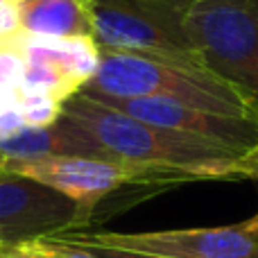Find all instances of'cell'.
I'll use <instances>...</instances> for the list:
<instances>
[{
	"mask_svg": "<svg viewBox=\"0 0 258 258\" xmlns=\"http://www.w3.org/2000/svg\"><path fill=\"white\" fill-rule=\"evenodd\" d=\"M240 227L245 229V231L256 233V236H258V213H254V215H251V218H247V220H242V222H240Z\"/></svg>",
	"mask_w": 258,
	"mask_h": 258,
	"instance_id": "14",
	"label": "cell"
},
{
	"mask_svg": "<svg viewBox=\"0 0 258 258\" xmlns=\"http://www.w3.org/2000/svg\"><path fill=\"white\" fill-rule=\"evenodd\" d=\"M16 32L41 39H93L84 0H18Z\"/></svg>",
	"mask_w": 258,
	"mask_h": 258,
	"instance_id": "10",
	"label": "cell"
},
{
	"mask_svg": "<svg viewBox=\"0 0 258 258\" xmlns=\"http://www.w3.org/2000/svg\"><path fill=\"white\" fill-rule=\"evenodd\" d=\"M57 238L71 242L113 247L136 254L165 258H258V236L238 224L229 227L165 229V231H80L61 233Z\"/></svg>",
	"mask_w": 258,
	"mask_h": 258,
	"instance_id": "6",
	"label": "cell"
},
{
	"mask_svg": "<svg viewBox=\"0 0 258 258\" xmlns=\"http://www.w3.org/2000/svg\"><path fill=\"white\" fill-rule=\"evenodd\" d=\"M5 258H100L91 249L63 238H34L5 247Z\"/></svg>",
	"mask_w": 258,
	"mask_h": 258,
	"instance_id": "11",
	"label": "cell"
},
{
	"mask_svg": "<svg viewBox=\"0 0 258 258\" xmlns=\"http://www.w3.org/2000/svg\"><path fill=\"white\" fill-rule=\"evenodd\" d=\"M186 32L202 66L258 118V0H190Z\"/></svg>",
	"mask_w": 258,
	"mask_h": 258,
	"instance_id": "3",
	"label": "cell"
},
{
	"mask_svg": "<svg viewBox=\"0 0 258 258\" xmlns=\"http://www.w3.org/2000/svg\"><path fill=\"white\" fill-rule=\"evenodd\" d=\"M233 179H247L258 183V143L236 159L231 168V181Z\"/></svg>",
	"mask_w": 258,
	"mask_h": 258,
	"instance_id": "12",
	"label": "cell"
},
{
	"mask_svg": "<svg viewBox=\"0 0 258 258\" xmlns=\"http://www.w3.org/2000/svg\"><path fill=\"white\" fill-rule=\"evenodd\" d=\"M3 163H5V156H3V152H0V170H3Z\"/></svg>",
	"mask_w": 258,
	"mask_h": 258,
	"instance_id": "16",
	"label": "cell"
},
{
	"mask_svg": "<svg viewBox=\"0 0 258 258\" xmlns=\"http://www.w3.org/2000/svg\"><path fill=\"white\" fill-rule=\"evenodd\" d=\"M91 218L71 200L23 174L0 170V242L14 245L34 238L89 229Z\"/></svg>",
	"mask_w": 258,
	"mask_h": 258,
	"instance_id": "8",
	"label": "cell"
},
{
	"mask_svg": "<svg viewBox=\"0 0 258 258\" xmlns=\"http://www.w3.org/2000/svg\"><path fill=\"white\" fill-rule=\"evenodd\" d=\"M80 93L95 100L161 98L231 116L256 118L245 100L202 63L156 54L100 50L98 68Z\"/></svg>",
	"mask_w": 258,
	"mask_h": 258,
	"instance_id": "2",
	"label": "cell"
},
{
	"mask_svg": "<svg viewBox=\"0 0 258 258\" xmlns=\"http://www.w3.org/2000/svg\"><path fill=\"white\" fill-rule=\"evenodd\" d=\"M5 36L18 50L23 61V75L14 100L18 95H48L63 104L82 91L98 68L100 48L93 39H41L16 30Z\"/></svg>",
	"mask_w": 258,
	"mask_h": 258,
	"instance_id": "7",
	"label": "cell"
},
{
	"mask_svg": "<svg viewBox=\"0 0 258 258\" xmlns=\"http://www.w3.org/2000/svg\"><path fill=\"white\" fill-rule=\"evenodd\" d=\"M75 245L86 247V249H91L100 258H165V256H150V254H136V251H125V249H113V247H102V245H91V242H75Z\"/></svg>",
	"mask_w": 258,
	"mask_h": 258,
	"instance_id": "13",
	"label": "cell"
},
{
	"mask_svg": "<svg viewBox=\"0 0 258 258\" xmlns=\"http://www.w3.org/2000/svg\"><path fill=\"white\" fill-rule=\"evenodd\" d=\"M61 113L95 141L102 159L120 161L165 183L231 181L240 156L231 147L141 120L80 91L61 104Z\"/></svg>",
	"mask_w": 258,
	"mask_h": 258,
	"instance_id": "1",
	"label": "cell"
},
{
	"mask_svg": "<svg viewBox=\"0 0 258 258\" xmlns=\"http://www.w3.org/2000/svg\"><path fill=\"white\" fill-rule=\"evenodd\" d=\"M0 258H5V256H0Z\"/></svg>",
	"mask_w": 258,
	"mask_h": 258,
	"instance_id": "17",
	"label": "cell"
},
{
	"mask_svg": "<svg viewBox=\"0 0 258 258\" xmlns=\"http://www.w3.org/2000/svg\"><path fill=\"white\" fill-rule=\"evenodd\" d=\"M3 170L23 174L45 188H52L66 200H71L84 215L93 218L95 209L104 197L132 188L138 183L145 186H165L163 179L147 174L138 168L120 161L98 159L80 154H50L36 159H5Z\"/></svg>",
	"mask_w": 258,
	"mask_h": 258,
	"instance_id": "5",
	"label": "cell"
},
{
	"mask_svg": "<svg viewBox=\"0 0 258 258\" xmlns=\"http://www.w3.org/2000/svg\"><path fill=\"white\" fill-rule=\"evenodd\" d=\"M190 0H84L100 50L197 61L186 32Z\"/></svg>",
	"mask_w": 258,
	"mask_h": 258,
	"instance_id": "4",
	"label": "cell"
},
{
	"mask_svg": "<svg viewBox=\"0 0 258 258\" xmlns=\"http://www.w3.org/2000/svg\"><path fill=\"white\" fill-rule=\"evenodd\" d=\"M98 102H104L107 107L125 111L129 116L141 118V120L174 129V132L188 134V136L202 138V141L231 147L240 154H245L249 147H254L258 143L256 118L231 116V113H220L161 98H104Z\"/></svg>",
	"mask_w": 258,
	"mask_h": 258,
	"instance_id": "9",
	"label": "cell"
},
{
	"mask_svg": "<svg viewBox=\"0 0 258 258\" xmlns=\"http://www.w3.org/2000/svg\"><path fill=\"white\" fill-rule=\"evenodd\" d=\"M5 247H7V245H5V242H0V256L5 254Z\"/></svg>",
	"mask_w": 258,
	"mask_h": 258,
	"instance_id": "15",
	"label": "cell"
}]
</instances>
